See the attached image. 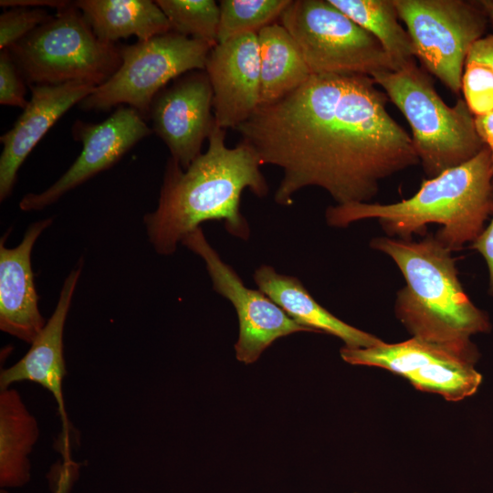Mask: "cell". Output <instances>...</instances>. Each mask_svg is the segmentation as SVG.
<instances>
[{
	"label": "cell",
	"mask_w": 493,
	"mask_h": 493,
	"mask_svg": "<svg viewBox=\"0 0 493 493\" xmlns=\"http://www.w3.org/2000/svg\"><path fill=\"white\" fill-rule=\"evenodd\" d=\"M475 123L479 137L489 150L493 171V111L476 116Z\"/></svg>",
	"instance_id": "cell-31"
},
{
	"label": "cell",
	"mask_w": 493,
	"mask_h": 493,
	"mask_svg": "<svg viewBox=\"0 0 493 493\" xmlns=\"http://www.w3.org/2000/svg\"><path fill=\"white\" fill-rule=\"evenodd\" d=\"M405 24L415 57L453 92L461 89L465 62L481 38L487 15L478 2L393 0Z\"/></svg>",
	"instance_id": "cell-9"
},
{
	"label": "cell",
	"mask_w": 493,
	"mask_h": 493,
	"mask_svg": "<svg viewBox=\"0 0 493 493\" xmlns=\"http://www.w3.org/2000/svg\"><path fill=\"white\" fill-rule=\"evenodd\" d=\"M375 85L364 75H311L236 129L262 164L282 170L276 203L290 205L308 186L337 205L369 203L381 180L420 163Z\"/></svg>",
	"instance_id": "cell-1"
},
{
	"label": "cell",
	"mask_w": 493,
	"mask_h": 493,
	"mask_svg": "<svg viewBox=\"0 0 493 493\" xmlns=\"http://www.w3.org/2000/svg\"><path fill=\"white\" fill-rule=\"evenodd\" d=\"M260 58L259 106L273 103L302 86L312 75L287 29L273 23L257 33Z\"/></svg>",
	"instance_id": "cell-19"
},
{
	"label": "cell",
	"mask_w": 493,
	"mask_h": 493,
	"mask_svg": "<svg viewBox=\"0 0 493 493\" xmlns=\"http://www.w3.org/2000/svg\"><path fill=\"white\" fill-rule=\"evenodd\" d=\"M225 131L215 125L205 152L184 170L169 158L158 206L144 216L158 254H173L178 243L207 220L224 221L231 235L247 239L248 225L240 212L242 192L248 188L263 197L268 186L257 154L243 142L227 147Z\"/></svg>",
	"instance_id": "cell-2"
},
{
	"label": "cell",
	"mask_w": 493,
	"mask_h": 493,
	"mask_svg": "<svg viewBox=\"0 0 493 493\" xmlns=\"http://www.w3.org/2000/svg\"><path fill=\"white\" fill-rule=\"evenodd\" d=\"M258 289L279 306L291 319L315 332H326L345 342L348 348H369L383 341L349 325L318 303L295 277L261 266L254 273Z\"/></svg>",
	"instance_id": "cell-17"
},
{
	"label": "cell",
	"mask_w": 493,
	"mask_h": 493,
	"mask_svg": "<svg viewBox=\"0 0 493 493\" xmlns=\"http://www.w3.org/2000/svg\"><path fill=\"white\" fill-rule=\"evenodd\" d=\"M370 246L389 256L405 279L394 309L413 337L478 357L470 336L490 324L465 292L453 251L433 236L418 242L380 236Z\"/></svg>",
	"instance_id": "cell-4"
},
{
	"label": "cell",
	"mask_w": 493,
	"mask_h": 493,
	"mask_svg": "<svg viewBox=\"0 0 493 493\" xmlns=\"http://www.w3.org/2000/svg\"><path fill=\"white\" fill-rule=\"evenodd\" d=\"M39 436L34 415L19 393L7 388L0 393V485L21 487L30 479L28 456Z\"/></svg>",
	"instance_id": "cell-20"
},
{
	"label": "cell",
	"mask_w": 493,
	"mask_h": 493,
	"mask_svg": "<svg viewBox=\"0 0 493 493\" xmlns=\"http://www.w3.org/2000/svg\"><path fill=\"white\" fill-rule=\"evenodd\" d=\"M470 247L479 252L487 263L489 274V292L493 295V214L489 225L471 243Z\"/></svg>",
	"instance_id": "cell-29"
},
{
	"label": "cell",
	"mask_w": 493,
	"mask_h": 493,
	"mask_svg": "<svg viewBox=\"0 0 493 493\" xmlns=\"http://www.w3.org/2000/svg\"><path fill=\"white\" fill-rule=\"evenodd\" d=\"M205 71L213 89L215 125L236 130L259 106L257 34H244L217 43L208 55Z\"/></svg>",
	"instance_id": "cell-13"
},
{
	"label": "cell",
	"mask_w": 493,
	"mask_h": 493,
	"mask_svg": "<svg viewBox=\"0 0 493 493\" xmlns=\"http://www.w3.org/2000/svg\"><path fill=\"white\" fill-rule=\"evenodd\" d=\"M493 214V171L484 148L471 160L423 181L410 198L393 204L351 203L326 209L327 224L345 227L353 222L377 219L390 236L411 240L428 224H439L435 236L451 251L473 243Z\"/></svg>",
	"instance_id": "cell-3"
},
{
	"label": "cell",
	"mask_w": 493,
	"mask_h": 493,
	"mask_svg": "<svg viewBox=\"0 0 493 493\" xmlns=\"http://www.w3.org/2000/svg\"><path fill=\"white\" fill-rule=\"evenodd\" d=\"M55 493H68V490L62 487H56Z\"/></svg>",
	"instance_id": "cell-34"
},
{
	"label": "cell",
	"mask_w": 493,
	"mask_h": 493,
	"mask_svg": "<svg viewBox=\"0 0 493 493\" xmlns=\"http://www.w3.org/2000/svg\"><path fill=\"white\" fill-rule=\"evenodd\" d=\"M169 20L171 31L217 44L219 4L214 0H157Z\"/></svg>",
	"instance_id": "cell-25"
},
{
	"label": "cell",
	"mask_w": 493,
	"mask_h": 493,
	"mask_svg": "<svg viewBox=\"0 0 493 493\" xmlns=\"http://www.w3.org/2000/svg\"><path fill=\"white\" fill-rule=\"evenodd\" d=\"M152 133V129L142 116L123 105L98 124L78 120L72 127V134L82 143L79 156L47 190L26 194L19 203L20 209L36 211L50 205L67 192L111 167L138 142Z\"/></svg>",
	"instance_id": "cell-11"
},
{
	"label": "cell",
	"mask_w": 493,
	"mask_h": 493,
	"mask_svg": "<svg viewBox=\"0 0 493 493\" xmlns=\"http://www.w3.org/2000/svg\"><path fill=\"white\" fill-rule=\"evenodd\" d=\"M52 218L37 221L26 229L22 242L14 248L0 245V329L32 344L46 325L38 309L31 252L40 234Z\"/></svg>",
	"instance_id": "cell-15"
},
{
	"label": "cell",
	"mask_w": 493,
	"mask_h": 493,
	"mask_svg": "<svg viewBox=\"0 0 493 493\" xmlns=\"http://www.w3.org/2000/svg\"><path fill=\"white\" fill-rule=\"evenodd\" d=\"M467 59L485 64L493 70V34L477 40L470 47Z\"/></svg>",
	"instance_id": "cell-30"
},
{
	"label": "cell",
	"mask_w": 493,
	"mask_h": 493,
	"mask_svg": "<svg viewBox=\"0 0 493 493\" xmlns=\"http://www.w3.org/2000/svg\"><path fill=\"white\" fill-rule=\"evenodd\" d=\"M81 265L64 281L57 307L45 327L32 342L29 351L13 366L0 374L1 391L17 382H34L48 390L57 401L64 430L68 423L65 411L62 383L66 374L63 354V331Z\"/></svg>",
	"instance_id": "cell-16"
},
{
	"label": "cell",
	"mask_w": 493,
	"mask_h": 493,
	"mask_svg": "<svg viewBox=\"0 0 493 493\" xmlns=\"http://www.w3.org/2000/svg\"><path fill=\"white\" fill-rule=\"evenodd\" d=\"M212 109L213 89L205 71L184 75L163 89L151 104L152 131L184 170L202 153L215 125Z\"/></svg>",
	"instance_id": "cell-12"
},
{
	"label": "cell",
	"mask_w": 493,
	"mask_h": 493,
	"mask_svg": "<svg viewBox=\"0 0 493 493\" xmlns=\"http://www.w3.org/2000/svg\"><path fill=\"white\" fill-rule=\"evenodd\" d=\"M215 46L173 31L132 45H121V64L118 70L79 106L101 110L128 106L145 120L154 97L167 83L186 72L205 70Z\"/></svg>",
	"instance_id": "cell-8"
},
{
	"label": "cell",
	"mask_w": 493,
	"mask_h": 493,
	"mask_svg": "<svg viewBox=\"0 0 493 493\" xmlns=\"http://www.w3.org/2000/svg\"><path fill=\"white\" fill-rule=\"evenodd\" d=\"M461 89L475 117L493 111V70L489 67L466 59Z\"/></svg>",
	"instance_id": "cell-26"
},
{
	"label": "cell",
	"mask_w": 493,
	"mask_h": 493,
	"mask_svg": "<svg viewBox=\"0 0 493 493\" xmlns=\"http://www.w3.org/2000/svg\"><path fill=\"white\" fill-rule=\"evenodd\" d=\"M27 83L16 67L8 49L0 53V103L19 107L24 110L28 100L26 99Z\"/></svg>",
	"instance_id": "cell-28"
},
{
	"label": "cell",
	"mask_w": 493,
	"mask_h": 493,
	"mask_svg": "<svg viewBox=\"0 0 493 493\" xmlns=\"http://www.w3.org/2000/svg\"><path fill=\"white\" fill-rule=\"evenodd\" d=\"M54 16L44 8L11 7L0 16V49L9 48Z\"/></svg>",
	"instance_id": "cell-27"
},
{
	"label": "cell",
	"mask_w": 493,
	"mask_h": 493,
	"mask_svg": "<svg viewBox=\"0 0 493 493\" xmlns=\"http://www.w3.org/2000/svg\"><path fill=\"white\" fill-rule=\"evenodd\" d=\"M81 11L95 35L115 43L134 36L147 40L171 31L168 18L155 1L150 0H78Z\"/></svg>",
	"instance_id": "cell-18"
},
{
	"label": "cell",
	"mask_w": 493,
	"mask_h": 493,
	"mask_svg": "<svg viewBox=\"0 0 493 493\" xmlns=\"http://www.w3.org/2000/svg\"><path fill=\"white\" fill-rule=\"evenodd\" d=\"M9 50L27 85L99 87L120 68V46L100 39L74 2Z\"/></svg>",
	"instance_id": "cell-6"
},
{
	"label": "cell",
	"mask_w": 493,
	"mask_h": 493,
	"mask_svg": "<svg viewBox=\"0 0 493 493\" xmlns=\"http://www.w3.org/2000/svg\"><path fill=\"white\" fill-rule=\"evenodd\" d=\"M291 0H221L217 43L258 33L274 23Z\"/></svg>",
	"instance_id": "cell-24"
},
{
	"label": "cell",
	"mask_w": 493,
	"mask_h": 493,
	"mask_svg": "<svg viewBox=\"0 0 493 493\" xmlns=\"http://www.w3.org/2000/svg\"><path fill=\"white\" fill-rule=\"evenodd\" d=\"M479 3L493 26V0H482L479 1Z\"/></svg>",
	"instance_id": "cell-33"
},
{
	"label": "cell",
	"mask_w": 493,
	"mask_h": 493,
	"mask_svg": "<svg viewBox=\"0 0 493 493\" xmlns=\"http://www.w3.org/2000/svg\"><path fill=\"white\" fill-rule=\"evenodd\" d=\"M452 354L477 359L414 337L399 343L382 341L369 348L343 347L341 350V358L350 364L376 366L404 377L435 360Z\"/></svg>",
	"instance_id": "cell-22"
},
{
	"label": "cell",
	"mask_w": 493,
	"mask_h": 493,
	"mask_svg": "<svg viewBox=\"0 0 493 493\" xmlns=\"http://www.w3.org/2000/svg\"><path fill=\"white\" fill-rule=\"evenodd\" d=\"M330 2L373 36L397 69L414 63L415 51L407 32L398 22L393 0H330Z\"/></svg>",
	"instance_id": "cell-21"
},
{
	"label": "cell",
	"mask_w": 493,
	"mask_h": 493,
	"mask_svg": "<svg viewBox=\"0 0 493 493\" xmlns=\"http://www.w3.org/2000/svg\"><path fill=\"white\" fill-rule=\"evenodd\" d=\"M475 362L476 360L452 354L435 360L404 378L416 389L457 402L475 393L482 382Z\"/></svg>",
	"instance_id": "cell-23"
},
{
	"label": "cell",
	"mask_w": 493,
	"mask_h": 493,
	"mask_svg": "<svg viewBox=\"0 0 493 493\" xmlns=\"http://www.w3.org/2000/svg\"><path fill=\"white\" fill-rule=\"evenodd\" d=\"M410 124L425 173L433 178L475 157L485 146L465 100L450 107L415 62L372 77Z\"/></svg>",
	"instance_id": "cell-5"
},
{
	"label": "cell",
	"mask_w": 493,
	"mask_h": 493,
	"mask_svg": "<svg viewBox=\"0 0 493 493\" xmlns=\"http://www.w3.org/2000/svg\"><path fill=\"white\" fill-rule=\"evenodd\" d=\"M205 261L214 289L235 307L239 335L236 356L246 364L255 362L270 344L280 337L299 331H313L291 319L259 289L246 287L205 237L201 227L189 233L181 242Z\"/></svg>",
	"instance_id": "cell-10"
},
{
	"label": "cell",
	"mask_w": 493,
	"mask_h": 493,
	"mask_svg": "<svg viewBox=\"0 0 493 493\" xmlns=\"http://www.w3.org/2000/svg\"><path fill=\"white\" fill-rule=\"evenodd\" d=\"M312 75L398 70L379 41L330 0L290 1L279 17Z\"/></svg>",
	"instance_id": "cell-7"
},
{
	"label": "cell",
	"mask_w": 493,
	"mask_h": 493,
	"mask_svg": "<svg viewBox=\"0 0 493 493\" xmlns=\"http://www.w3.org/2000/svg\"><path fill=\"white\" fill-rule=\"evenodd\" d=\"M73 2L61 0H1L0 5L4 7H44L56 8L60 10L68 7Z\"/></svg>",
	"instance_id": "cell-32"
},
{
	"label": "cell",
	"mask_w": 493,
	"mask_h": 493,
	"mask_svg": "<svg viewBox=\"0 0 493 493\" xmlns=\"http://www.w3.org/2000/svg\"><path fill=\"white\" fill-rule=\"evenodd\" d=\"M97 87L83 82L29 85L31 98L12 129L0 137V200L11 193L17 172L49 129Z\"/></svg>",
	"instance_id": "cell-14"
}]
</instances>
